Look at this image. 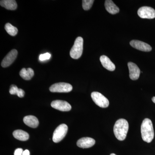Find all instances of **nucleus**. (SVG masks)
<instances>
[{
  "instance_id": "obj_18",
  "label": "nucleus",
  "mask_w": 155,
  "mask_h": 155,
  "mask_svg": "<svg viewBox=\"0 0 155 155\" xmlns=\"http://www.w3.org/2000/svg\"><path fill=\"white\" fill-rule=\"evenodd\" d=\"M19 75L23 79L25 80H29L33 77L34 72L31 68H22L19 72Z\"/></svg>"
},
{
  "instance_id": "obj_27",
  "label": "nucleus",
  "mask_w": 155,
  "mask_h": 155,
  "mask_svg": "<svg viewBox=\"0 0 155 155\" xmlns=\"http://www.w3.org/2000/svg\"><path fill=\"white\" fill-rule=\"evenodd\" d=\"M110 155H116L115 154H114V153H112V154H111Z\"/></svg>"
},
{
  "instance_id": "obj_17",
  "label": "nucleus",
  "mask_w": 155,
  "mask_h": 155,
  "mask_svg": "<svg viewBox=\"0 0 155 155\" xmlns=\"http://www.w3.org/2000/svg\"><path fill=\"white\" fill-rule=\"evenodd\" d=\"M13 134L15 138L21 141H26L28 140L29 137L28 134L22 130H15L13 132Z\"/></svg>"
},
{
  "instance_id": "obj_4",
  "label": "nucleus",
  "mask_w": 155,
  "mask_h": 155,
  "mask_svg": "<svg viewBox=\"0 0 155 155\" xmlns=\"http://www.w3.org/2000/svg\"><path fill=\"white\" fill-rule=\"evenodd\" d=\"M68 129V126L65 124L58 126L53 133V141L56 143L61 141L66 136Z\"/></svg>"
},
{
  "instance_id": "obj_16",
  "label": "nucleus",
  "mask_w": 155,
  "mask_h": 155,
  "mask_svg": "<svg viewBox=\"0 0 155 155\" xmlns=\"http://www.w3.org/2000/svg\"><path fill=\"white\" fill-rule=\"evenodd\" d=\"M2 7L9 10H15L17 8V5L14 0H2L0 2Z\"/></svg>"
},
{
  "instance_id": "obj_10",
  "label": "nucleus",
  "mask_w": 155,
  "mask_h": 155,
  "mask_svg": "<svg viewBox=\"0 0 155 155\" xmlns=\"http://www.w3.org/2000/svg\"><path fill=\"white\" fill-rule=\"evenodd\" d=\"M130 44L132 47L142 51H150L152 49L149 45L140 41L133 40L130 41Z\"/></svg>"
},
{
  "instance_id": "obj_23",
  "label": "nucleus",
  "mask_w": 155,
  "mask_h": 155,
  "mask_svg": "<svg viewBox=\"0 0 155 155\" xmlns=\"http://www.w3.org/2000/svg\"><path fill=\"white\" fill-rule=\"evenodd\" d=\"M17 95L19 97H23L25 95V92L22 89L19 88Z\"/></svg>"
},
{
  "instance_id": "obj_5",
  "label": "nucleus",
  "mask_w": 155,
  "mask_h": 155,
  "mask_svg": "<svg viewBox=\"0 0 155 155\" xmlns=\"http://www.w3.org/2000/svg\"><path fill=\"white\" fill-rule=\"evenodd\" d=\"M91 97L95 104L102 108L107 107L109 105V101L105 97L98 92L92 93Z\"/></svg>"
},
{
  "instance_id": "obj_9",
  "label": "nucleus",
  "mask_w": 155,
  "mask_h": 155,
  "mask_svg": "<svg viewBox=\"0 0 155 155\" xmlns=\"http://www.w3.org/2000/svg\"><path fill=\"white\" fill-rule=\"evenodd\" d=\"M17 54L18 52L16 49L11 50L3 59L1 64V66L4 68H6L10 66L16 60Z\"/></svg>"
},
{
  "instance_id": "obj_1",
  "label": "nucleus",
  "mask_w": 155,
  "mask_h": 155,
  "mask_svg": "<svg viewBox=\"0 0 155 155\" xmlns=\"http://www.w3.org/2000/svg\"><path fill=\"white\" fill-rule=\"evenodd\" d=\"M128 128L129 125L127 120L123 119H118L115 123L114 128L116 138L120 141L124 140L127 136Z\"/></svg>"
},
{
  "instance_id": "obj_19",
  "label": "nucleus",
  "mask_w": 155,
  "mask_h": 155,
  "mask_svg": "<svg viewBox=\"0 0 155 155\" xmlns=\"http://www.w3.org/2000/svg\"><path fill=\"white\" fill-rule=\"evenodd\" d=\"M5 28L6 31L11 36H15L18 33V29L17 28L14 27L10 23H7L5 25Z\"/></svg>"
},
{
  "instance_id": "obj_12",
  "label": "nucleus",
  "mask_w": 155,
  "mask_h": 155,
  "mask_svg": "<svg viewBox=\"0 0 155 155\" xmlns=\"http://www.w3.org/2000/svg\"><path fill=\"white\" fill-rule=\"evenodd\" d=\"M95 143V140L91 137H85L78 140L77 142V145L82 148H88L93 146Z\"/></svg>"
},
{
  "instance_id": "obj_3",
  "label": "nucleus",
  "mask_w": 155,
  "mask_h": 155,
  "mask_svg": "<svg viewBox=\"0 0 155 155\" xmlns=\"http://www.w3.org/2000/svg\"><path fill=\"white\" fill-rule=\"evenodd\" d=\"M83 50V39L81 37H78L70 50V57L74 59H79L82 55Z\"/></svg>"
},
{
  "instance_id": "obj_14",
  "label": "nucleus",
  "mask_w": 155,
  "mask_h": 155,
  "mask_svg": "<svg viewBox=\"0 0 155 155\" xmlns=\"http://www.w3.org/2000/svg\"><path fill=\"white\" fill-rule=\"evenodd\" d=\"M23 122L25 125L32 128H36L38 126L39 121L35 116H27L23 118Z\"/></svg>"
},
{
  "instance_id": "obj_21",
  "label": "nucleus",
  "mask_w": 155,
  "mask_h": 155,
  "mask_svg": "<svg viewBox=\"0 0 155 155\" xmlns=\"http://www.w3.org/2000/svg\"><path fill=\"white\" fill-rule=\"evenodd\" d=\"M51 57V54L49 53L41 54L39 57V59L41 61H45L46 60H49Z\"/></svg>"
},
{
  "instance_id": "obj_7",
  "label": "nucleus",
  "mask_w": 155,
  "mask_h": 155,
  "mask_svg": "<svg viewBox=\"0 0 155 155\" xmlns=\"http://www.w3.org/2000/svg\"><path fill=\"white\" fill-rule=\"evenodd\" d=\"M137 14L139 17L142 19H153L155 18V10L150 7L144 6L140 8Z\"/></svg>"
},
{
  "instance_id": "obj_2",
  "label": "nucleus",
  "mask_w": 155,
  "mask_h": 155,
  "mask_svg": "<svg viewBox=\"0 0 155 155\" xmlns=\"http://www.w3.org/2000/svg\"><path fill=\"white\" fill-rule=\"evenodd\" d=\"M141 134L143 141L148 143L151 142L154 137V131L150 119H145L141 125Z\"/></svg>"
},
{
  "instance_id": "obj_24",
  "label": "nucleus",
  "mask_w": 155,
  "mask_h": 155,
  "mask_svg": "<svg viewBox=\"0 0 155 155\" xmlns=\"http://www.w3.org/2000/svg\"><path fill=\"white\" fill-rule=\"evenodd\" d=\"M23 150L21 148H18L15 150L14 155H22Z\"/></svg>"
},
{
  "instance_id": "obj_6",
  "label": "nucleus",
  "mask_w": 155,
  "mask_h": 155,
  "mask_svg": "<svg viewBox=\"0 0 155 155\" xmlns=\"http://www.w3.org/2000/svg\"><path fill=\"white\" fill-rule=\"evenodd\" d=\"M72 85L65 82L54 84L49 88L50 91L54 93H68L72 91Z\"/></svg>"
},
{
  "instance_id": "obj_15",
  "label": "nucleus",
  "mask_w": 155,
  "mask_h": 155,
  "mask_svg": "<svg viewBox=\"0 0 155 155\" xmlns=\"http://www.w3.org/2000/svg\"><path fill=\"white\" fill-rule=\"evenodd\" d=\"M105 7L106 10L110 14H115L119 12V8L111 0H107L105 1Z\"/></svg>"
},
{
  "instance_id": "obj_11",
  "label": "nucleus",
  "mask_w": 155,
  "mask_h": 155,
  "mask_svg": "<svg viewBox=\"0 0 155 155\" xmlns=\"http://www.w3.org/2000/svg\"><path fill=\"white\" fill-rule=\"evenodd\" d=\"M128 68L129 69V77L131 80H136L138 79L140 75V69L136 64L129 62L127 64Z\"/></svg>"
},
{
  "instance_id": "obj_20",
  "label": "nucleus",
  "mask_w": 155,
  "mask_h": 155,
  "mask_svg": "<svg viewBox=\"0 0 155 155\" xmlns=\"http://www.w3.org/2000/svg\"><path fill=\"white\" fill-rule=\"evenodd\" d=\"M94 0H83L82 1V8L85 11L90 10L92 6Z\"/></svg>"
},
{
  "instance_id": "obj_26",
  "label": "nucleus",
  "mask_w": 155,
  "mask_h": 155,
  "mask_svg": "<svg viewBox=\"0 0 155 155\" xmlns=\"http://www.w3.org/2000/svg\"><path fill=\"white\" fill-rule=\"evenodd\" d=\"M152 100L153 102L155 104V97H153Z\"/></svg>"
},
{
  "instance_id": "obj_8",
  "label": "nucleus",
  "mask_w": 155,
  "mask_h": 155,
  "mask_svg": "<svg viewBox=\"0 0 155 155\" xmlns=\"http://www.w3.org/2000/svg\"><path fill=\"white\" fill-rule=\"evenodd\" d=\"M51 106L54 109L64 112L70 111L72 109V107L69 103L61 100L53 101L51 104Z\"/></svg>"
},
{
  "instance_id": "obj_22",
  "label": "nucleus",
  "mask_w": 155,
  "mask_h": 155,
  "mask_svg": "<svg viewBox=\"0 0 155 155\" xmlns=\"http://www.w3.org/2000/svg\"><path fill=\"white\" fill-rule=\"evenodd\" d=\"M18 89L19 88L17 87V86H16L14 84H12L10 87V91H9V92L11 94L15 95L17 94V92L18 91Z\"/></svg>"
},
{
  "instance_id": "obj_13",
  "label": "nucleus",
  "mask_w": 155,
  "mask_h": 155,
  "mask_svg": "<svg viewBox=\"0 0 155 155\" xmlns=\"http://www.w3.org/2000/svg\"><path fill=\"white\" fill-rule=\"evenodd\" d=\"M100 61L104 68L109 71H114L116 69V67L114 63L111 61L110 58L105 55L100 57Z\"/></svg>"
},
{
  "instance_id": "obj_25",
  "label": "nucleus",
  "mask_w": 155,
  "mask_h": 155,
  "mask_svg": "<svg viewBox=\"0 0 155 155\" xmlns=\"http://www.w3.org/2000/svg\"><path fill=\"white\" fill-rule=\"evenodd\" d=\"M22 155H30V152L28 150H25L23 152Z\"/></svg>"
}]
</instances>
